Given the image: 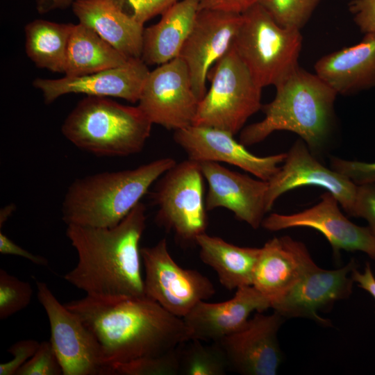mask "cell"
Listing matches in <instances>:
<instances>
[{
    "label": "cell",
    "instance_id": "obj_2",
    "mask_svg": "<svg viewBox=\"0 0 375 375\" xmlns=\"http://www.w3.org/2000/svg\"><path fill=\"white\" fill-rule=\"evenodd\" d=\"M146 219V207L140 202L114 227L67 225L66 235L78 262L64 279L86 295L145 297L139 244Z\"/></svg>",
    "mask_w": 375,
    "mask_h": 375
},
{
    "label": "cell",
    "instance_id": "obj_31",
    "mask_svg": "<svg viewBox=\"0 0 375 375\" xmlns=\"http://www.w3.org/2000/svg\"><path fill=\"white\" fill-rule=\"evenodd\" d=\"M33 290L30 283L0 269V319H6L26 308Z\"/></svg>",
    "mask_w": 375,
    "mask_h": 375
},
{
    "label": "cell",
    "instance_id": "obj_3",
    "mask_svg": "<svg viewBox=\"0 0 375 375\" xmlns=\"http://www.w3.org/2000/svg\"><path fill=\"white\" fill-rule=\"evenodd\" d=\"M275 88L274 99L262 106L265 117L244 127L240 142L251 146L286 131L297 134L316 156L322 153L332 131L336 92L300 67Z\"/></svg>",
    "mask_w": 375,
    "mask_h": 375
},
{
    "label": "cell",
    "instance_id": "obj_34",
    "mask_svg": "<svg viewBox=\"0 0 375 375\" xmlns=\"http://www.w3.org/2000/svg\"><path fill=\"white\" fill-rule=\"evenodd\" d=\"M124 11L144 24L152 17L161 15L178 0H113Z\"/></svg>",
    "mask_w": 375,
    "mask_h": 375
},
{
    "label": "cell",
    "instance_id": "obj_24",
    "mask_svg": "<svg viewBox=\"0 0 375 375\" xmlns=\"http://www.w3.org/2000/svg\"><path fill=\"white\" fill-rule=\"evenodd\" d=\"M200 0L178 1L160 15L158 22L144 29L141 59L160 65L177 57L199 10Z\"/></svg>",
    "mask_w": 375,
    "mask_h": 375
},
{
    "label": "cell",
    "instance_id": "obj_5",
    "mask_svg": "<svg viewBox=\"0 0 375 375\" xmlns=\"http://www.w3.org/2000/svg\"><path fill=\"white\" fill-rule=\"evenodd\" d=\"M152 124L138 106L87 96L67 115L61 131L74 146L96 156H127L143 149Z\"/></svg>",
    "mask_w": 375,
    "mask_h": 375
},
{
    "label": "cell",
    "instance_id": "obj_40",
    "mask_svg": "<svg viewBox=\"0 0 375 375\" xmlns=\"http://www.w3.org/2000/svg\"><path fill=\"white\" fill-rule=\"evenodd\" d=\"M352 278L358 285L367 291L375 300V276L371 265L367 262L362 272L355 267L351 272Z\"/></svg>",
    "mask_w": 375,
    "mask_h": 375
},
{
    "label": "cell",
    "instance_id": "obj_39",
    "mask_svg": "<svg viewBox=\"0 0 375 375\" xmlns=\"http://www.w3.org/2000/svg\"><path fill=\"white\" fill-rule=\"evenodd\" d=\"M0 253L3 255H13L28 260L35 265L48 266V260L43 256L33 254L21 247L1 231L0 232Z\"/></svg>",
    "mask_w": 375,
    "mask_h": 375
},
{
    "label": "cell",
    "instance_id": "obj_27",
    "mask_svg": "<svg viewBox=\"0 0 375 375\" xmlns=\"http://www.w3.org/2000/svg\"><path fill=\"white\" fill-rule=\"evenodd\" d=\"M74 24L35 19L24 27L25 51L39 68L64 73Z\"/></svg>",
    "mask_w": 375,
    "mask_h": 375
},
{
    "label": "cell",
    "instance_id": "obj_10",
    "mask_svg": "<svg viewBox=\"0 0 375 375\" xmlns=\"http://www.w3.org/2000/svg\"><path fill=\"white\" fill-rule=\"evenodd\" d=\"M37 297L47 315L50 342L64 375H110L100 345L75 312L61 304L47 283L36 281Z\"/></svg>",
    "mask_w": 375,
    "mask_h": 375
},
{
    "label": "cell",
    "instance_id": "obj_12",
    "mask_svg": "<svg viewBox=\"0 0 375 375\" xmlns=\"http://www.w3.org/2000/svg\"><path fill=\"white\" fill-rule=\"evenodd\" d=\"M339 205L336 198L326 191L316 205L290 215L272 213L264 218L261 226L271 231L311 228L326 238L334 253L362 251L375 260V235L369 226H360L348 219Z\"/></svg>",
    "mask_w": 375,
    "mask_h": 375
},
{
    "label": "cell",
    "instance_id": "obj_7",
    "mask_svg": "<svg viewBox=\"0 0 375 375\" xmlns=\"http://www.w3.org/2000/svg\"><path fill=\"white\" fill-rule=\"evenodd\" d=\"M208 74L211 85L199 101L193 125L214 127L235 135L261 109L262 88L233 46Z\"/></svg>",
    "mask_w": 375,
    "mask_h": 375
},
{
    "label": "cell",
    "instance_id": "obj_8",
    "mask_svg": "<svg viewBox=\"0 0 375 375\" xmlns=\"http://www.w3.org/2000/svg\"><path fill=\"white\" fill-rule=\"evenodd\" d=\"M203 178L200 163L188 158L165 172L151 193L157 223L183 243L196 244L207 228Z\"/></svg>",
    "mask_w": 375,
    "mask_h": 375
},
{
    "label": "cell",
    "instance_id": "obj_16",
    "mask_svg": "<svg viewBox=\"0 0 375 375\" xmlns=\"http://www.w3.org/2000/svg\"><path fill=\"white\" fill-rule=\"evenodd\" d=\"M284 317L257 312L243 328L219 342L229 369L246 375H275L283 360L278 331Z\"/></svg>",
    "mask_w": 375,
    "mask_h": 375
},
{
    "label": "cell",
    "instance_id": "obj_36",
    "mask_svg": "<svg viewBox=\"0 0 375 375\" xmlns=\"http://www.w3.org/2000/svg\"><path fill=\"white\" fill-rule=\"evenodd\" d=\"M353 217L366 219L375 235V183L358 185Z\"/></svg>",
    "mask_w": 375,
    "mask_h": 375
},
{
    "label": "cell",
    "instance_id": "obj_1",
    "mask_svg": "<svg viewBox=\"0 0 375 375\" xmlns=\"http://www.w3.org/2000/svg\"><path fill=\"white\" fill-rule=\"evenodd\" d=\"M65 306L96 337L110 375L115 365L161 356L190 340L183 318L146 297L86 295Z\"/></svg>",
    "mask_w": 375,
    "mask_h": 375
},
{
    "label": "cell",
    "instance_id": "obj_20",
    "mask_svg": "<svg viewBox=\"0 0 375 375\" xmlns=\"http://www.w3.org/2000/svg\"><path fill=\"white\" fill-rule=\"evenodd\" d=\"M315 264L301 242L288 235L273 238L261 247L252 286L269 300L272 308Z\"/></svg>",
    "mask_w": 375,
    "mask_h": 375
},
{
    "label": "cell",
    "instance_id": "obj_22",
    "mask_svg": "<svg viewBox=\"0 0 375 375\" xmlns=\"http://www.w3.org/2000/svg\"><path fill=\"white\" fill-rule=\"evenodd\" d=\"M315 74L338 94L375 88V33L358 44L326 54L315 64Z\"/></svg>",
    "mask_w": 375,
    "mask_h": 375
},
{
    "label": "cell",
    "instance_id": "obj_17",
    "mask_svg": "<svg viewBox=\"0 0 375 375\" xmlns=\"http://www.w3.org/2000/svg\"><path fill=\"white\" fill-rule=\"evenodd\" d=\"M149 72L147 65L140 58H131L122 65L99 72L56 79L38 78L33 85L42 92L47 104L70 93L118 97L135 103L140 99Z\"/></svg>",
    "mask_w": 375,
    "mask_h": 375
},
{
    "label": "cell",
    "instance_id": "obj_21",
    "mask_svg": "<svg viewBox=\"0 0 375 375\" xmlns=\"http://www.w3.org/2000/svg\"><path fill=\"white\" fill-rule=\"evenodd\" d=\"M271 308L269 300L252 285L236 290L228 300L198 303L183 319L190 340L219 342L244 326L250 315Z\"/></svg>",
    "mask_w": 375,
    "mask_h": 375
},
{
    "label": "cell",
    "instance_id": "obj_41",
    "mask_svg": "<svg viewBox=\"0 0 375 375\" xmlns=\"http://www.w3.org/2000/svg\"><path fill=\"white\" fill-rule=\"evenodd\" d=\"M75 0H36V10L40 14H44L58 9H64Z\"/></svg>",
    "mask_w": 375,
    "mask_h": 375
},
{
    "label": "cell",
    "instance_id": "obj_38",
    "mask_svg": "<svg viewBox=\"0 0 375 375\" xmlns=\"http://www.w3.org/2000/svg\"><path fill=\"white\" fill-rule=\"evenodd\" d=\"M260 0H200L199 10H212L243 14Z\"/></svg>",
    "mask_w": 375,
    "mask_h": 375
},
{
    "label": "cell",
    "instance_id": "obj_26",
    "mask_svg": "<svg viewBox=\"0 0 375 375\" xmlns=\"http://www.w3.org/2000/svg\"><path fill=\"white\" fill-rule=\"evenodd\" d=\"M129 58L88 26L74 24L70 35L65 76H81L122 65Z\"/></svg>",
    "mask_w": 375,
    "mask_h": 375
},
{
    "label": "cell",
    "instance_id": "obj_33",
    "mask_svg": "<svg viewBox=\"0 0 375 375\" xmlns=\"http://www.w3.org/2000/svg\"><path fill=\"white\" fill-rule=\"evenodd\" d=\"M330 167L357 185L375 183V162H366L332 156Z\"/></svg>",
    "mask_w": 375,
    "mask_h": 375
},
{
    "label": "cell",
    "instance_id": "obj_4",
    "mask_svg": "<svg viewBox=\"0 0 375 375\" xmlns=\"http://www.w3.org/2000/svg\"><path fill=\"white\" fill-rule=\"evenodd\" d=\"M176 163L172 158H162L132 169L104 172L76 179L64 197L63 221L67 225L115 226Z\"/></svg>",
    "mask_w": 375,
    "mask_h": 375
},
{
    "label": "cell",
    "instance_id": "obj_11",
    "mask_svg": "<svg viewBox=\"0 0 375 375\" xmlns=\"http://www.w3.org/2000/svg\"><path fill=\"white\" fill-rule=\"evenodd\" d=\"M199 101L188 67L177 57L150 71L138 106L152 124L175 131L193 125Z\"/></svg>",
    "mask_w": 375,
    "mask_h": 375
},
{
    "label": "cell",
    "instance_id": "obj_29",
    "mask_svg": "<svg viewBox=\"0 0 375 375\" xmlns=\"http://www.w3.org/2000/svg\"><path fill=\"white\" fill-rule=\"evenodd\" d=\"M321 0H260L259 3L281 26L301 30Z\"/></svg>",
    "mask_w": 375,
    "mask_h": 375
},
{
    "label": "cell",
    "instance_id": "obj_14",
    "mask_svg": "<svg viewBox=\"0 0 375 375\" xmlns=\"http://www.w3.org/2000/svg\"><path fill=\"white\" fill-rule=\"evenodd\" d=\"M242 22V14L199 10L178 57L188 67L199 101L206 93V78L211 67L231 49Z\"/></svg>",
    "mask_w": 375,
    "mask_h": 375
},
{
    "label": "cell",
    "instance_id": "obj_37",
    "mask_svg": "<svg viewBox=\"0 0 375 375\" xmlns=\"http://www.w3.org/2000/svg\"><path fill=\"white\" fill-rule=\"evenodd\" d=\"M348 8L362 33H375V0H352Z\"/></svg>",
    "mask_w": 375,
    "mask_h": 375
},
{
    "label": "cell",
    "instance_id": "obj_25",
    "mask_svg": "<svg viewBox=\"0 0 375 375\" xmlns=\"http://www.w3.org/2000/svg\"><path fill=\"white\" fill-rule=\"evenodd\" d=\"M196 244L202 262L216 272L225 288L233 290L252 285L261 248L239 247L206 233L197 237Z\"/></svg>",
    "mask_w": 375,
    "mask_h": 375
},
{
    "label": "cell",
    "instance_id": "obj_42",
    "mask_svg": "<svg viewBox=\"0 0 375 375\" xmlns=\"http://www.w3.org/2000/svg\"><path fill=\"white\" fill-rule=\"evenodd\" d=\"M15 210V206L11 204L4 207L0 212V227L1 228L4 223L8 220V217Z\"/></svg>",
    "mask_w": 375,
    "mask_h": 375
},
{
    "label": "cell",
    "instance_id": "obj_18",
    "mask_svg": "<svg viewBox=\"0 0 375 375\" xmlns=\"http://www.w3.org/2000/svg\"><path fill=\"white\" fill-rule=\"evenodd\" d=\"M199 163L208 185L206 197V210L226 208L238 220L247 223L254 229L259 228L267 212V181L233 172L218 162Z\"/></svg>",
    "mask_w": 375,
    "mask_h": 375
},
{
    "label": "cell",
    "instance_id": "obj_9",
    "mask_svg": "<svg viewBox=\"0 0 375 375\" xmlns=\"http://www.w3.org/2000/svg\"><path fill=\"white\" fill-rule=\"evenodd\" d=\"M140 254L145 297L171 314L183 318L198 303L215 294V289L208 277L175 262L165 238L154 246L141 248Z\"/></svg>",
    "mask_w": 375,
    "mask_h": 375
},
{
    "label": "cell",
    "instance_id": "obj_6",
    "mask_svg": "<svg viewBox=\"0 0 375 375\" xmlns=\"http://www.w3.org/2000/svg\"><path fill=\"white\" fill-rule=\"evenodd\" d=\"M300 30L281 26L258 3L242 14L233 44L260 87L276 86L299 67Z\"/></svg>",
    "mask_w": 375,
    "mask_h": 375
},
{
    "label": "cell",
    "instance_id": "obj_23",
    "mask_svg": "<svg viewBox=\"0 0 375 375\" xmlns=\"http://www.w3.org/2000/svg\"><path fill=\"white\" fill-rule=\"evenodd\" d=\"M72 10L81 23L128 58H141L144 24L113 0H75Z\"/></svg>",
    "mask_w": 375,
    "mask_h": 375
},
{
    "label": "cell",
    "instance_id": "obj_35",
    "mask_svg": "<svg viewBox=\"0 0 375 375\" xmlns=\"http://www.w3.org/2000/svg\"><path fill=\"white\" fill-rule=\"evenodd\" d=\"M40 343L33 339L19 340L10 346L8 352L13 358L0 364V375H16L17 371L36 352Z\"/></svg>",
    "mask_w": 375,
    "mask_h": 375
},
{
    "label": "cell",
    "instance_id": "obj_13",
    "mask_svg": "<svg viewBox=\"0 0 375 375\" xmlns=\"http://www.w3.org/2000/svg\"><path fill=\"white\" fill-rule=\"evenodd\" d=\"M283 163L276 174L267 181V212L278 197L288 191L310 185L324 188L331 193L344 210L353 217L358 185L322 165L301 139L293 144Z\"/></svg>",
    "mask_w": 375,
    "mask_h": 375
},
{
    "label": "cell",
    "instance_id": "obj_19",
    "mask_svg": "<svg viewBox=\"0 0 375 375\" xmlns=\"http://www.w3.org/2000/svg\"><path fill=\"white\" fill-rule=\"evenodd\" d=\"M355 267L353 260L341 268L331 270L315 264L272 308L284 318L305 317L328 325L330 321L321 317L317 312L351 295L354 282L351 272Z\"/></svg>",
    "mask_w": 375,
    "mask_h": 375
},
{
    "label": "cell",
    "instance_id": "obj_28",
    "mask_svg": "<svg viewBox=\"0 0 375 375\" xmlns=\"http://www.w3.org/2000/svg\"><path fill=\"white\" fill-rule=\"evenodd\" d=\"M179 349V372L184 375H223L229 369L228 362L219 342L205 345L201 340H190Z\"/></svg>",
    "mask_w": 375,
    "mask_h": 375
},
{
    "label": "cell",
    "instance_id": "obj_30",
    "mask_svg": "<svg viewBox=\"0 0 375 375\" xmlns=\"http://www.w3.org/2000/svg\"><path fill=\"white\" fill-rule=\"evenodd\" d=\"M180 346L161 356L142 358L115 365L111 368V375L178 374Z\"/></svg>",
    "mask_w": 375,
    "mask_h": 375
},
{
    "label": "cell",
    "instance_id": "obj_32",
    "mask_svg": "<svg viewBox=\"0 0 375 375\" xmlns=\"http://www.w3.org/2000/svg\"><path fill=\"white\" fill-rule=\"evenodd\" d=\"M62 369L50 341L40 343L34 355L16 375H60Z\"/></svg>",
    "mask_w": 375,
    "mask_h": 375
},
{
    "label": "cell",
    "instance_id": "obj_15",
    "mask_svg": "<svg viewBox=\"0 0 375 375\" xmlns=\"http://www.w3.org/2000/svg\"><path fill=\"white\" fill-rule=\"evenodd\" d=\"M231 133L214 127L192 125L174 131V140L189 159L225 162L268 181L279 170L286 153L258 156L250 153Z\"/></svg>",
    "mask_w": 375,
    "mask_h": 375
}]
</instances>
